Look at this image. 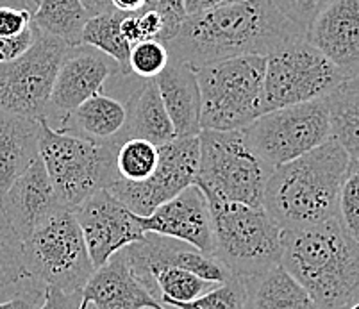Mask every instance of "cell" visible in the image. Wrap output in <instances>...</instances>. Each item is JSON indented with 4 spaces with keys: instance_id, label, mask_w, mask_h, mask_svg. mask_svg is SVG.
Here are the masks:
<instances>
[{
    "instance_id": "cell-1",
    "label": "cell",
    "mask_w": 359,
    "mask_h": 309,
    "mask_svg": "<svg viewBox=\"0 0 359 309\" xmlns=\"http://www.w3.org/2000/svg\"><path fill=\"white\" fill-rule=\"evenodd\" d=\"M306 38L270 0H240L188 15L166 41L172 60L191 68L241 56H269L283 45Z\"/></svg>"
},
{
    "instance_id": "cell-4",
    "label": "cell",
    "mask_w": 359,
    "mask_h": 309,
    "mask_svg": "<svg viewBox=\"0 0 359 309\" xmlns=\"http://www.w3.org/2000/svg\"><path fill=\"white\" fill-rule=\"evenodd\" d=\"M40 122V158L60 202L75 210L95 191L120 181L116 172V145L97 143L72 132L57 131L43 118Z\"/></svg>"
},
{
    "instance_id": "cell-43",
    "label": "cell",
    "mask_w": 359,
    "mask_h": 309,
    "mask_svg": "<svg viewBox=\"0 0 359 309\" xmlns=\"http://www.w3.org/2000/svg\"><path fill=\"white\" fill-rule=\"evenodd\" d=\"M347 309H359V301H358V302H354V304H351V305H348Z\"/></svg>"
},
{
    "instance_id": "cell-2",
    "label": "cell",
    "mask_w": 359,
    "mask_h": 309,
    "mask_svg": "<svg viewBox=\"0 0 359 309\" xmlns=\"http://www.w3.org/2000/svg\"><path fill=\"white\" fill-rule=\"evenodd\" d=\"M280 265L320 309H347L359 301V245L339 217L283 231Z\"/></svg>"
},
{
    "instance_id": "cell-38",
    "label": "cell",
    "mask_w": 359,
    "mask_h": 309,
    "mask_svg": "<svg viewBox=\"0 0 359 309\" xmlns=\"http://www.w3.org/2000/svg\"><path fill=\"white\" fill-rule=\"evenodd\" d=\"M145 8H152L161 11L172 20L184 22L186 15L184 11V0H147Z\"/></svg>"
},
{
    "instance_id": "cell-29",
    "label": "cell",
    "mask_w": 359,
    "mask_h": 309,
    "mask_svg": "<svg viewBox=\"0 0 359 309\" xmlns=\"http://www.w3.org/2000/svg\"><path fill=\"white\" fill-rule=\"evenodd\" d=\"M159 151L154 143L142 138H129L116 151V172L127 183H143L158 167Z\"/></svg>"
},
{
    "instance_id": "cell-36",
    "label": "cell",
    "mask_w": 359,
    "mask_h": 309,
    "mask_svg": "<svg viewBox=\"0 0 359 309\" xmlns=\"http://www.w3.org/2000/svg\"><path fill=\"white\" fill-rule=\"evenodd\" d=\"M81 291L75 294H65L57 288H47L45 291V301L40 305V309H83L81 305Z\"/></svg>"
},
{
    "instance_id": "cell-37",
    "label": "cell",
    "mask_w": 359,
    "mask_h": 309,
    "mask_svg": "<svg viewBox=\"0 0 359 309\" xmlns=\"http://www.w3.org/2000/svg\"><path fill=\"white\" fill-rule=\"evenodd\" d=\"M45 291H47L45 288H34L0 301V309H40L45 301Z\"/></svg>"
},
{
    "instance_id": "cell-40",
    "label": "cell",
    "mask_w": 359,
    "mask_h": 309,
    "mask_svg": "<svg viewBox=\"0 0 359 309\" xmlns=\"http://www.w3.org/2000/svg\"><path fill=\"white\" fill-rule=\"evenodd\" d=\"M111 9L123 13V15H135L145 9L147 0H109Z\"/></svg>"
},
{
    "instance_id": "cell-9",
    "label": "cell",
    "mask_w": 359,
    "mask_h": 309,
    "mask_svg": "<svg viewBox=\"0 0 359 309\" xmlns=\"http://www.w3.org/2000/svg\"><path fill=\"white\" fill-rule=\"evenodd\" d=\"M252 151L277 168L308 154L331 138L327 99H316L263 113L243 129Z\"/></svg>"
},
{
    "instance_id": "cell-17",
    "label": "cell",
    "mask_w": 359,
    "mask_h": 309,
    "mask_svg": "<svg viewBox=\"0 0 359 309\" xmlns=\"http://www.w3.org/2000/svg\"><path fill=\"white\" fill-rule=\"evenodd\" d=\"M318 48L348 81L359 76V0H327L306 31Z\"/></svg>"
},
{
    "instance_id": "cell-8",
    "label": "cell",
    "mask_w": 359,
    "mask_h": 309,
    "mask_svg": "<svg viewBox=\"0 0 359 309\" xmlns=\"http://www.w3.org/2000/svg\"><path fill=\"white\" fill-rule=\"evenodd\" d=\"M27 275L45 288L83 291L93 274L83 231L72 210H61L24 240Z\"/></svg>"
},
{
    "instance_id": "cell-24",
    "label": "cell",
    "mask_w": 359,
    "mask_h": 309,
    "mask_svg": "<svg viewBox=\"0 0 359 309\" xmlns=\"http://www.w3.org/2000/svg\"><path fill=\"white\" fill-rule=\"evenodd\" d=\"M126 138H142L156 147L175 139L174 125L163 104L156 79H142L129 97V122Z\"/></svg>"
},
{
    "instance_id": "cell-30",
    "label": "cell",
    "mask_w": 359,
    "mask_h": 309,
    "mask_svg": "<svg viewBox=\"0 0 359 309\" xmlns=\"http://www.w3.org/2000/svg\"><path fill=\"white\" fill-rule=\"evenodd\" d=\"M168 305L174 309H245L243 281L233 275L195 301L170 302Z\"/></svg>"
},
{
    "instance_id": "cell-12",
    "label": "cell",
    "mask_w": 359,
    "mask_h": 309,
    "mask_svg": "<svg viewBox=\"0 0 359 309\" xmlns=\"http://www.w3.org/2000/svg\"><path fill=\"white\" fill-rule=\"evenodd\" d=\"M154 174L143 183L116 181L107 188L120 202L138 217H149L161 204L168 202L186 188L195 184L198 174V136L175 138L159 145Z\"/></svg>"
},
{
    "instance_id": "cell-18",
    "label": "cell",
    "mask_w": 359,
    "mask_h": 309,
    "mask_svg": "<svg viewBox=\"0 0 359 309\" xmlns=\"http://www.w3.org/2000/svg\"><path fill=\"white\" fill-rule=\"evenodd\" d=\"M123 254L143 286L150 270L165 268V266L188 270L191 274L217 284L233 277L229 270L210 254L202 252L184 242L154 233H147L140 242L130 243L123 249Z\"/></svg>"
},
{
    "instance_id": "cell-11",
    "label": "cell",
    "mask_w": 359,
    "mask_h": 309,
    "mask_svg": "<svg viewBox=\"0 0 359 309\" xmlns=\"http://www.w3.org/2000/svg\"><path fill=\"white\" fill-rule=\"evenodd\" d=\"M68 48L60 38L36 31L34 43L24 56L0 63V111L43 118Z\"/></svg>"
},
{
    "instance_id": "cell-26",
    "label": "cell",
    "mask_w": 359,
    "mask_h": 309,
    "mask_svg": "<svg viewBox=\"0 0 359 309\" xmlns=\"http://www.w3.org/2000/svg\"><path fill=\"white\" fill-rule=\"evenodd\" d=\"M34 288L45 286L38 284L27 275L24 265V242L0 206V301Z\"/></svg>"
},
{
    "instance_id": "cell-31",
    "label": "cell",
    "mask_w": 359,
    "mask_h": 309,
    "mask_svg": "<svg viewBox=\"0 0 359 309\" xmlns=\"http://www.w3.org/2000/svg\"><path fill=\"white\" fill-rule=\"evenodd\" d=\"M168 61V48L159 40H143L130 47L129 70L140 79H156Z\"/></svg>"
},
{
    "instance_id": "cell-33",
    "label": "cell",
    "mask_w": 359,
    "mask_h": 309,
    "mask_svg": "<svg viewBox=\"0 0 359 309\" xmlns=\"http://www.w3.org/2000/svg\"><path fill=\"white\" fill-rule=\"evenodd\" d=\"M292 24L300 31H308L318 11L327 4V0H270Z\"/></svg>"
},
{
    "instance_id": "cell-6",
    "label": "cell",
    "mask_w": 359,
    "mask_h": 309,
    "mask_svg": "<svg viewBox=\"0 0 359 309\" xmlns=\"http://www.w3.org/2000/svg\"><path fill=\"white\" fill-rule=\"evenodd\" d=\"M264 56H241L197 68L201 129L238 131L264 109Z\"/></svg>"
},
{
    "instance_id": "cell-45",
    "label": "cell",
    "mask_w": 359,
    "mask_h": 309,
    "mask_svg": "<svg viewBox=\"0 0 359 309\" xmlns=\"http://www.w3.org/2000/svg\"><path fill=\"white\" fill-rule=\"evenodd\" d=\"M147 309H150V308H147Z\"/></svg>"
},
{
    "instance_id": "cell-35",
    "label": "cell",
    "mask_w": 359,
    "mask_h": 309,
    "mask_svg": "<svg viewBox=\"0 0 359 309\" xmlns=\"http://www.w3.org/2000/svg\"><path fill=\"white\" fill-rule=\"evenodd\" d=\"M34 40V25H31V27L16 36H8V38L0 36V63H9V61H15L16 57L24 56L25 52L32 47Z\"/></svg>"
},
{
    "instance_id": "cell-42",
    "label": "cell",
    "mask_w": 359,
    "mask_h": 309,
    "mask_svg": "<svg viewBox=\"0 0 359 309\" xmlns=\"http://www.w3.org/2000/svg\"><path fill=\"white\" fill-rule=\"evenodd\" d=\"M348 83L352 84V86H355V88H359V76L355 77V79H352V81H348Z\"/></svg>"
},
{
    "instance_id": "cell-19",
    "label": "cell",
    "mask_w": 359,
    "mask_h": 309,
    "mask_svg": "<svg viewBox=\"0 0 359 309\" xmlns=\"http://www.w3.org/2000/svg\"><path fill=\"white\" fill-rule=\"evenodd\" d=\"M0 206L22 242L48 218L67 210L57 198L41 158L36 159L0 197Z\"/></svg>"
},
{
    "instance_id": "cell-16",
    "label": "cell",
    "mask_w": 359,
    "mask_h": 309,
    "mask_svg": "<svg viewBox=\"0 0 359 309\" xmlns=\"http://www.w3.org/2000/svg\"><path fill=\"white\" fill-rule=\"evenodd\" d=\"M138 222L145 234L154 233L179 240L213 256L215 240L210 200L197 184H191L170 198L149 217H138Z\"/></svg>"
},
{
    "instance_id": "cell-32",
    "label": "cell",
    "mask_w": 359,
    "mask_h": 309,
    "mask_svg": "<svg viewBox=\"0 0 359 309\" xmlns=\"http://www.w3.org/2000/svg\"><path fill=\"white\" fill-rule=\"evenodd\" d=\"M338 217L345 229L355 238L359 229V163L351 161L339 188Z\"/></svg>"
},
{
    "instance_id": "cell-7",
    "label": "cell",
    "mask_w": 359,
    "mask_h": 309,
    "mask_svg": "<svg viewBox=\"0 0 359 309\" xmlns=\"http://www.w3.org/2000/svg\"><path fill=\"white\" fill-rule=\"evenodd\" d=\"M269 167L247 142L243 129L198 132L197 184L208 198L263 206Z\"/></svg>"
},
{
    "instance_id": "cell-3",
    "label": "cell",
    "mask_w": 359,
    "mask_h": 309,
    "mask_svg": "<svg viewBox=\"0 0 359 309\" xmlns=\"http://www.w3.org/2000/svg\"><path fill=\"white\" fill-rule=\"evenodd\" d=\"M348 165L347 152L329 138L308 154L273 168L264 186V211L283 231L304 229L338 217L339 188Z\"/></svg>"
},
{
    "instance_id": "cell-23",
    "label": "cell",
    "mask_w": 359,
    "mask_h": 309,
    "mask_svg": "<svg viewBox=\"0 0 359 309\" xmlns=\"http://www.w3.org/2000/svg\"><path fill=\"white\" fill-rule=\"evenodd\" d=\"M245 309H320L304 286L292 277L283 265L241 277Z\"/></svg>"
},
{
    "instance_id": "cell-14",
    "label": "cell",
    "mask_w": 359,
    "mask_h": 309,
    "mask_svg": "<svg viewBox=\"0 0 359 309\" xmlns=\"http://www.w3.org/2000/svg\"><path fill=\"white\" fill-rule=\"evenodd\" d=\"M72 211L83 231L93 268L102 266L113 254L145 236L138 214L127 210L107 190L95 191Z\"/></svg>"
},
{
    "instance_id": "cell-5",
    "label": "cell",
    "mask_w": 359,
    "mask_h": 309,
    "mask_svg": "<svg viewBox=\"0 0 359 309\" xmlns=\"http://www.w3.org/2000/svg\"><path fill=\"white\" fill-rule=\"evenodd\" d=\"M213 222L215 250L225 268L238 277H250L280 265L283 229L263 206H247L208 198Z\"/></svg>"
},
{
    "instance_id": "cell-34",
    "label": "cell",
    "mask_w": 359,
    "mask_h": 309,
    "mask_svg": "<svg viewBox=\"0 0 359 309\" xmlns=\"http://www.w3.org/2000/svg\"><path fill=\"white\" fill-rule=\"evenodd\" d=\"M32 25V13L18 6H0V36H16Z\"/></svg>"
},
{
    "instance_id": "cell-13",
    "label": "cell",
    "mask_w": 359,
    "mask_h": 309,
    "mask_svg": "<svg viewBox=\"0 0 359 309\" xmlns=\"http://www.w3.org/2000/svg\"><path fill=\"white\" fill-rule=\"evenodd\" d=\"M118 71H122L118 63L97 48L88 45L70 47L54 81L43 120L54 129H60L74 109L90 97L104 92L107 81Z\"/></svg>"
},
{
    "instance_id": "cell-39",
    "label": "cell",
    "mask_w": 359,
    "mask_h": 309,
    "mask_svg": "<svg viewBox=\"0 0 359 309\" xmlns=\"http://www.w3.org/2000/svg\"><path fill=\"white\" fill-rule=\"evenodd\" d=\"M234 2H240V0H184V11L186 15H197V13L210 11V9L234 4Z\"/></svg>"
},
{
    "instance_id": "cell-10",
    "label": "cell",
    "mask_w": 359,
    "mask_h": 309,
    "mask_svg": "<svg viewBox=\"0 0 359 309\" xmlns=\"http://www.w3.org/2000/svg\"><path fill=\"white\" fill-rule=\"evenodd\" d=\"M347 83L338 68L306 38L283 45L266 56L264 109L327 99Z\"/></svg>"
},
{
    "instance_id": "cell-20",
    "label": "cell",
    "mask_w": 359,
    "mask_h": 309,
    "mask_svg": "<svg viewBox=\"0 0 359 309\" xmlns=\"http://www.w3.org/2000/svg\"><path fill=\"white\" fill-rule=\"evenodd\" d=\"M81 298L83 309H166L136 277L123 249L93 270Z\"/></svg>"
},
{
    "instance_id": "cell-27",
    "label": "cell",
    "mask_w": 359,
    "mask_h": 309,
    "mask_svg": "<svg viewBox=\"0 0 359 309\" xmlns=\"http://www.w3.org/2000/svg\"><path fill=\"white\" fill-rule=\"evenodd\" d=\"M331 116V138L359 163V88L345 83L327 97Z\"/></svg>"
},
{
    "instance_id": "cell-41",
    "label": "cell",
    "mask_w": 359,
    "mask_h": 309,
    "mask_svg": "<svg viewBox=\"0 0 359 309\" xmlns=\"http://www.w3.org/2000/svg\"><path fill=\"white\" fill-rule=\"evenodd\" d=\"M83 4L86 6L88 13H90L91 16L100 15V13L111 11L109 0H83Z\"/></svg>"
},
{
    "instance_id": "cell-22",
    "label": "cell",
    "mask_w": 359,
    "mask_h": 309,
    "mask_svg": "<svg viewBox=\"0 0 359 309\" xmlns=\"http://www.w3.org/2000/svg\"><path fill=\"white\" fill-rule=\"evenodd\" d=\"M40 158V122L0 111V197Z\"/></svg>"
},
{
    "instance_id": "cell-21",
    "label": "cell",
    "mask_w": 359,
    "mask_h": 309,
    "mask_svg": "<svg viewBox=\"0 0 359 309\" xmlns=\"http://www.w3.org/2000/svg\"><path fill=\"white\" fill-rule=\"evenodd\" d=\"M175 138L198 136L201 129V88L195 68L182 61L172 60L156 77Z\"/></svg>"
},
{
    "instance_id": "cell-25",
    "label": "cell",
    "mask_w": 359,
    "mask_h": 309,
    "mask_svg": "<svg viewBox=\"0 0 359 309\" xmlns=\"http://www.w3.org/2000/svg\"><path fill=\"white\" fill-rule=\"evenodd\" d=\"M90 16L83 0H40L32 13V25L36 31L77 47L83 45V29Z\"/></svg>"
},
{
    "instance_id": "cell-15",
    "label": "cell",
    "mask_w": 359,
    "mask_h": 309,
    "mask_svg": "<svg viewBox=\"0 0 359 309\" xmlns=\"http://www.w3.org/2000/svg\"><path fill=\"white\" fill-rule=\"evenodd\" d=\"M142 83L133 71H118L104 86L67 116L57 131L72 132L97 143L116 145L126 142L129 122V97Z\"/></svg>"
},
{
    "instance_id": "cell-44",
    "label": "cell",
    "mask_w": 359,
    "mask_h": 309,
    "mask_svg": "<svg viewBox=\"0 0 359 309\" xmlns=\"http://www.w3.org/2000/svg\"><path fill=\"white\" fill-rule=\"evenodd\" d=\"M355 242H358V245H359V229H358V233H355Z\"/></svg>"
},
{
    "instance_id": "cell-28",
    "label": "cell",
    "mask_w": 359,
    "mask_h": 309,
    "mask_svg": "<svg viewBox=\"0 0 359 309\" xmlns=\"http://www.w3.org/2000/svg\"><path fill=\"white\" fill-rule=\"evenodd\" d=\"M122 18L123 13L115 11V9L90 16L83 29V45L97 48L106 56L113 57L122 68V71H130V45L127 43L122 29H120Z\"/></svg>"
}]
</instances>
